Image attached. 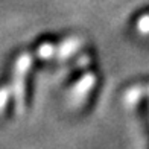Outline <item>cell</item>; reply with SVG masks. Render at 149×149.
<instances>
[{"label":"cell","mask_w":149,"mask_h":149,"mask_svg":"<svg viewBox=\"0 0 149 149\" xmlns=\"http://www.w3.org/2000/svg\"><path fill=\"white\" fill-rule=\"evenodd\" d=\"M96 84V74L94 73H85L82 78L78 81V84L72 88L70 91V96H69V100H70V105L72 107H79L82 105V102L87 99V96L90 94L93 85Z\"/></svg>","instance_id":"cell-1"},{"label":"cell","mask_w":149,"mask_h":149,"mask_svg":"<svg viewBox=\"0 0 149 149\" xmlns=\"http://www.w3.org/2000/svg\"><path fill=\"white\" fill-rule=\"evenodd\" d=\"M82 46V40L78 38V37H70L67 38L65 41H63L59 44V47L56 49V53H58V58L59 59H65L69 58L70 55H73L79 47Z\"/></svg>","instance_id":"cell-2"},{"label":"cell","mask_w":149,"mask_h":149,"mask_svg":"<svg viewBox=\"0 0 149 149\" xmlns=\"http://www.w3.org/2000/svg\"><path fill=\"white\" fill-rule=\"evenodd\" d=\"M145 93V88L140 85H134L131 87V88H128L123 94V104L126 107H134L139 104V100L141 99V96H143Z\"/></svg>","instance_id":"cell-3"},{"label":"cell","mask_w":149,"mask_h":149,"mask_svg":"<svg viewBox=\"0 0 149 149\" xmlns=\"http://www.w3.org/2000/svg\"><path fill=\"white\" fill-rule=\"evenodd\" d=\"M137 31L141 35H149V14L141 15L137 20Z\"/></svg>","instance_id":"cell-4"},{"label":"cell","mask_w":149,"mask_h":149,"mask_svg":"<svg viewBox=\"0 0 149 149\" xmlns=\"http://www.w3.org/2000/svg\"><path fill=\"white\" fill-rule=\"evenodd\" d=\"M55 52H56L55 47H53L52 44H49V43H46L38 49V56L40 58H52L53 55H55Z\"/></svg>","instance_id":"cell-5"},{"label":"cell","mask_w":149,"mask_h":149,"mask_svg":"<svg viewBox=\"0 0 149 149\" xmlns=\"http://www.w3.org/2000/svg\"><path fill=\"white\" fill-rule=\"evenodd\" d=\"M8 94H9V91L6 90V88L0 90V110H3V108H5V105H6V99H8Z\"/></svg>","instance_id":"cell-6"},{"label":"cell","mask_w":149,"mask_h":149,"mask_svg":"<svg viewBox=\"0 0 149 149\" xmlns=\"http://www.w3.org/2000/svg\"><path fill=\"white\" fill-rule=\"evenodd\" d=\"M88 63H90V56L88 55H82L78 59V65H81V67H87Z\"/></svg>","instance_id":"cell-7"},{"label":"cell","mask_w":149,"mask_h":149,"mask_svg":"<svg viewBox=\"0 0 149 149\" xmlns=\"http://www.w3.org/2000/svg\"><path fill=\"white\" fill-rule=\"evenodd\" d=\"M148 93H149V87H148Z\"/></svg>","instance_id":"cell-8"}]
</instances>
